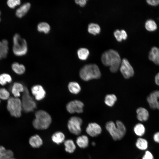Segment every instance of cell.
<instances>
[{"label": "cell", "instance_id": "27", "mask_svg": "<svg viewBox=\"0 0 159 159\" xmlns=\"http://www.w3.org/2000/svg\"><path fill=\"white\" fill-rule=\"evenodd\" d=\"M133 130L135 135L141 137L145 134V126L143 124L138 123L134 126Z\"/></svg>", "mask_w": 159, "mask_h": 159}, {"label": "cell", "instance_id": "40", "mask_svg": "<svg viewBox=\"0 0 159 159\" xmlns=\"http://www.w3.org/2000/svg\"><path fill=\"white\" fill-rule=\"evenodd\" d=\"M153 138L155 142L159 143V132L155 133L154 134Z\"/></svg>", "mask_w": 159, "mask_h": 159}, {"label": "cell", "instance_id": "44", "mask_svg": "<svg viewBox=\"0 0 159 159\" xmlns=\"http://www.w3.org/2000/svg\"><path fill=\"white\" fill-rule=\"evenodd\" d=\"M1 11H0V21H1Z\"/></svg>", "mask_w": 159, "mask_h": 159}, {"label": "cell", "instance_id": "5", "mask_svg": "<svg viewBox=\"0 0 159 159\" xmlns=\"http://www.w3.org/2000/svg\"><path fill=\"white\" fill-rule=\"evenodd\" d=\"M7 108L11 116L20 117L23 110L21 100L18 97H10L8 100Z\"/></svg>", "mask_w": 159, "mask_h": 159}, {"label": "cell", "instance_id": "19", "mask_svg": "<svg viewBox=\"0 0 159 159\" xmlns=\"http://www.w3.org/2000/svg\"><path fill=\"white\" fill-rule=\"evenodd\" d=\"M29 143L32 147L36 148L41 146L43 144V141L39 135H36L30 138Z\"/></svg>", "mask_w": 159, "mask_h": 159}, {"label": "cell", "instance_id": "9", "mask_svg": "<svg viewBox=\"0 0 159 159\" xmlns=\"http://www.w3.org/2000/svg\"><path fill=\"white\" fill-rule=\"evenodd\" d=\"M119 69L125 79H129L134 74V72L132 67L126 58H123L121 60Z\"/></svg>", "mask_w": 159, "mask_h": 159}, {"label": "cell", "instance_id": "12", "mask_svg": "<svg viewBox=\"0 0 159 159\" xmlns=\"http://www.w3.org/2000/svg\"><path fill=\"white\" fill-rule=\"evenodd\" d=\"M102 131L101 126L95 122L89 123L86 129L87 133L92 137L97 136L101 134Z\"/></svg>", "mask_w": 159, "mask_h": 159}, {"label": "cell", "instance_id": "11", "mask_svg": "<svg viewBox=\"0 0 159 159\" xmlns=\"http://www.w3.org/2000/svg\"><path fill=\"white\" fill-rule=\"evenodd\" d=\"M147 100L151 108L159 110V90L151 92L147 97Z\"/></svg>", "mask_w": 159, "mask_h": 159}, {"label": "cell", "instance_id": "22", "mask_svg": "<svg viewBox=\"0 0 159 159\" xmlns=\"http://www.w3.org/2000/svg\"><path fill=\"white\" fill-rule=\"evenodd\" d=\"M68 87L69 91L74 94H78L81 90V87L79 84L74 81L69 82L68 84Z\"/></svg>", "mask_w": 159, "mask_h": 159}, {"label": "cell", "instance_id": "24", "mask_svg": "<svg viewBox=\"0 0 159 159\" xmlns=\"http://www.w3.org/2000/svg\"><path fill=\"white\" fill-rule=\"evenodd\" d=\"M52 139L54 143L59 144L64 141L65 136L62 132H57L52 135Z\"/></svg>", "mask_w": 159, "mask_h": 159}, {"label": "cell", "instance_id": "18", "mask_svg": "<svg viewBox=\"0 0 159 159\" xmlns=\"http://www.w3.org/2000/svg\"><path fill=\"white\" fill-rule=\"evenodd\" d=\"M8 50L7 40L4 39L0 41V60L6 57Z\"/></svg>", "mask_w": 159, "mask_h": 159}, {"label": "cell", "instance_id": "34", "mask_svg": "<svg viewBox=\"0 0 159 159\" xmlns=\"http://www.w3.org/2000/svg\"><path fill=\"white\" fill-rule=\"evenodd\" d=\"M10 94L9 91L4 88L0 89V99L3 100H8L10 97Z\"/></svg>", "mask_w": 159, "mask_h": 159}, {"label": "cell", "instance_id": "41", "mask_svg": "<svg viewBox=\"0 0 159 159\" xmlns=\"http://www.w3.org/2000/svg\"><path fill=\"white\" fill-rule=\"evenodd\" d=\"M122 39L125 40L127 38V34L125 31L123 29L120 30Z\"/></svg>", "mask_w": 159, "mask_h": 159}, {"label": "cell", "instance_id": "32", "mask_svg": "<svg viewBox=\"0 0 159 159\" xmlns=\"http://www.w3.org/2000/svg\"><path fill=\"white\" fill-rule=\"evenodd\" d=\"M12 81V77L10 74L4 73L0 75V84L1 85H5L7 83H10Z\"/></svg>", "mask_w": 159, "mask_h": 159}, {"label": "cell", "instance_id": "31", "mask_svg": "<svg viewBox=\"0 0 159 159\" xmlns=\"http://www.w3.org/2000/svg\"><path fill=\"white\" fill-rule=\"evenodd\" d=\"M117 100L116 96L114 94H108L105 98V103L106 105L109 107L112 106Z\"/></svg>", "mask_w": 159, "mask_h": 159}, {"label": "cell", "instance_id": "23", "mask_svg": "<svg viewBox=\"0 0 159 159\" xmlns=\"http://www.w3.org/2000/svg\"><path fill=\"white\" fill-rule=\"evenodd\" d=\"M11 68L15 73L19 75L23 74L26 70L24 65L17 62H14L12 64Z\"/></svg>", "mask_w": 159, "mask_h": 159}, {"label": "cell", "instance_id": "14", "mask_svg": "<svg viewBox=\"0 0 159 159\" xmlns=\"http://www.w3.org/2000/svg\"><path fill=\"white\" fill-rule=\"evenodd\" d=\"M24 86L21 83L15 82L12 85L11 91L14 97H18L20 96L21 92H24Z\"/></svg>", "mask_w": 159, "mask_h": 159}, {"label": "cell", "instance_id": "6", "mask_svg": "<svg viewBox=\"0 0 159 159\" xmlns=\"http://www.w3.org/2000/svg\"><path fill=\"white\" fill-rule=\"evenodd\" d=\"M21 102L22 109L26 112H32L37 107L35 101L30 95L29 90L26 86H24Z\"/></svg>", "mask_w": 159, "mask_h": 159}, {"label": "cell", "instance_id": "25", "mask_svg": "<svg viewBox=\"0 0 159 159\" xmlns=\"http://www.w3.org/2000/svg\"><path fill=\"white\" fill-rule=\"evenodd\" d=\"M136 147L141 150H145L148 148V143L144 138H139L137 139L135 143Z\"/></svg>", "mask_w": 159, "mask_h": 159}, {"label": "cell", "instance_id": "3", "mask_svg": "<svg viewBox=\"0 0 159 159\" xmlns=\"http://www.w3.org/2000/svg\"><path fill=\"white\" fill-rule=\"evenodd\" d=\"M35 118L32 124L34 127L37 130L47 129L52 122L50 115L46 111L42 110L37 111L35 114Z\"/></svg>", "mask_w": 159, "mask_h": 159}, {"label": "cell", "instance_id": "29", "mask_svg": "<svg viewBox=\"0 0 159 159\" xmlns=\"http://www.w3.org/2000/svg\"><path fill=\"white\" fill-rule=\"evenodd\" d=\"M100 30V26L97 24L91 23L88 25V32L94 35H96L99 34Z\"/></svg>", "mask_w": 159, "mask_h": 159}, {"label": "cell", "instance_id": "7", "mask_svg": "<svg viewBox=\"0 0 159 159\" xmlns=\"http://www.w3.org/2000/svg\"><path fill=\"white\" fill-rule=\"evenodd\" d=\"M105 127L112 139L115 141L120 140L125 135L116 126L115 123L112 121L107 122Z\"/></svg>", "mask_w": 159, "mask_h": 159}, {"label": "cell", "instance_id": "16", "mask_svg": "<svg viewBox=\"0 0 159 159\" xmlns=\"http://www.w3.org/2000/svg\"><path fill=\"white\" fill-rule=\"evenodd\" d=\"M148 58L155 64L159 65V48L153 47L149 52Z\"/></svg>", "mask_w": 159, "mask_h": 159}, {"label": "cell", "instance_id": "35", "mask_svg": "<svg viewBox=\"0 0 159 159\" xmlns=\"http://www.w3.org/2000/svg\"><path fill=\"white\" fill-rule=\"evenodd\" d=\"M21 1L20 0H8L7 1L8 6L11 9H14L17 6L20 4Z\"/></svg>", "mask_w": 159, "mask_h": 159}, {"label": "cell", "instance_id": "2", "mask_svg": "<svg viewBox=\"0 0 159 159\" xmlns=\"http://www.w3.org/2000/svg\"><path fill=\"white\" fill-rule=\"evenodd\" d=\"M79 76L82 80L87 81L99 78L101 77V73L97 65L89 64L85 65L81 68L79 72Z\"/></svg>", "mask_w": 159, "mask_h": 159}, {"label": "cell", "instance_id": "42", "mask_svg": "<svg viewBox=\"0 0 159 159\" xmlns=\"http://www.w3.org/2000/svg\"><path fill=\"white\" fill-rule=\"evenodd\" d=\"M155 81L156 84L159 86V72L155 75Z\"/></svg>", "mask_w": 159, "mask_h": 159}, {"label": "cell", "instance_id": "37", "mask_svg": "<svg viewBox=\"0 0 159 159\" xmlns=\"http://www.w3.org/2000/svg\"><path fill=\"white\" fill-rule=\"evenodd\" d=\"M142 159H154V157L150 151L147 150L145 152Z\"/></svg>", "mask_w": 159, "mask_h": 159}, {"label": "cell", "instance_id": "38", "mask_svg": "<svg viewBox=\"0 0 159 159\" xmlns=\"http://www.w3.org/2000/svg\"><path fill=\"white\" fill-rule=\"evenodd\" d=\"M147 3L152 6H156L159 4V0H148Z\"/></svg>", "mask_w": 159, "mask_h": 159}, {"label": "cell", "instance_id": "17", "mask_svg": "<svg viewBox=\"0 0 159 159\" xmlns=\"http://www.w3.org/2000/svg\"><path fill=\"white\" fill-rule=\"evenodd\" d=\"M137 118L138 120L141 122L147 120L149 117V113L147 110L144 108L140 107L136 111Z\"/></svg>", "mask_w": 159, "mask_h": 159}, {"label": "cell", "instance_id": "45", "mask_svg": "<svg viewBox=\"0 0 159 159\" xmlns=\"http://www.w3.org/2000/svg\"><path fill=\"white\" fill-rule=\"evenodd\" d=\"M10 159H15V158H10Z\"/></svg>", "mask_w": 159, "mask_h": 159}, {"label": "cell", "instance_id": "15", "mask_svg": "<svg viewBox=\"0 0 159 159\" xmlns=\"http://www.w3.org/2000/svg\"><path fill=\"white\" fill-rule=\"evenodd\" d=\"M31 6V4L29 2L23 4L16 9L15 12L16 16L19 18L23 17L28 12Z\"/></svg>", "mask_w": 159, "mask_h": 159}, {"label": "cell", "instance_id": "43", "mask_svg": "<svg viewBox=\"0 0 159 159\" xmlns=\"http://www.w3.org/2000/svg\"><path fill=\"white\" fill-rule=\"evenodd\" d=\"M92 144L93 146H95V145L96 143L95 142H93L92 143Z\"/></svg>", "mask_w": 159, "mask_h": 159}, {"label": "cell", "instance_id": "28", "mask_svg": "<svg viewBox=\"0 0 159 159\" xmlns=\"http://www.w3.org/2000/svg\"><path fill=\"white\" fill-rule=\"evenodd\" d=\"M89 51L87 48H81L77 51V54L79 58L82 60H86L89 55Z\"/></svg>", "mask_w": 159, "mask_h": 159}, {"label": "cell", "instance_id": "46", "mask_svg": "<svg viewBox=\"0 0 159 159\" xmlns=\"http://www.w3.org/2000/svg\"><path fill=\"white\" fill-rule=\"evenodd\" d=\"M1 100H0V103Z\"/></svg>", "mask_w": 159, "mask_h": 159}, {"label": "cell", "instance_id": "20", "mask_svg": "<svg viewBox=\"0 0 159 159\" xmlns=\"http://www.w3.org/2000/svg\"><path fill=\"white\" fill-rule=\"evenodd\" d=\"M76 143L80 148H86L88 147L89 145V138L86 135H83L80 136L77 138Z\"/></svg>", "mask_w": 159, "mask_h": 159}, {"label": "cell", "instance_id": "36", "mask_svg": "<svg viewBox=\"0 0 159 159\" xmlns=\"http://www.w3.org/2000/svg\"><path fill=\"white\" fill-rule=\"evenodd\" d=\"M114 34L117 41L120 42L122 40V39L120 30L119 29L116 30L114 32Z\"/></svg>", "mask_w": 159, "mask_h": 159}, {"label": "cell", "instance_id": "1", "mask_svg": "<svg viewBox=\"0 0 159 159\" xmlns=\"http://www.w3.org/2000/svg\"><path fill=\"white\" fill-rule=\"evenodd\" d=\"M101 59L102 64L105 66H109L110 71L113 73L118 71L121 62L119 54L113 49L108 50L103 52Z\"/></svg>", "mask_w": 159, "mask_h": 159}, {"label": "cell", "instance_id": "26", "mask_svg": "<svg viewBox=\"0 0 159 159\" xmlns=\"http://www.w3.org/2000/svg\"><path fill=\"white\" fill-rule=\"evenodd\" d=\"M66 151L69 153H73L76 149V146L74 141L72 140H65L64 143Z\"/></svg>", "mask_w": 159, "mask_h": 159}, {"label": "cell", "instance_id": "30", "mask_svg": "<svg viewBox=\"0 0 159 159\" xmlns=\"http://www.w3.org/2000/svg\"><path fill=\"white\" fill-rule=\"evenodd\" d=\"M37 29L39 32H43L45 34H47L50 31V27L47 23L42 22L38 24L37 26Z\"/></svg>", "mask_w": 159, "mask_h": 159}, {"label": "cell", "instance_id": "10", "mask_svg": "<svg viewBox=\"0 0 159 159\" xmlns=\"http://www.w3.org/2000/svg\"><path fill=\"white\" fill-rule=\"evenodd\" d=\"M84 106V104L82 101L78 100H74L67 103L66 105V109L70 113H80L83 112Z\"/></svg>", "mask_w": 159, "mask_h": 159}, {"label": "cell", "instance_id": "4", "mask_svg": "<svg viewBox=\"0 0 159 159\" xmlns=\"http://www.w3.org/2000/svg\"><path fill=\"white\" fill-rule=\"evenodd\" d=\"M12 50L16 56H21L26 54L28 51L26 40L18 34H15L13 37Z\"/></svg>", "mask_w": 159, "mask_h": 159}, {"label": "cell", "instance_id": "13", "mask_svg": "<svg viewBox=\"0 0 159 159\" xmlns=\"http://www.w3.org/2000/svg\"><path fill=\"white\" fill-rule=\"evenodd\" d=\"M31 91L32 94L37 100H41L45 97L46 92L43 87L40 85H34L31 88Z\"/></svg>", "mask_w": 159, "mask_h": 159}, {"label": "cell", "instance_id": "8", "mask_svg": "<svg viewBox=\"0 0 159 159\" xmlns=\"http://www.w3.org/2000/svg\"><path fill=\"white\" fill-rule=\"evenodd\" d=\"M82 123V120L81 118L77 116H73L68 121V128L70 132L78 135L81 132V126Z\"/></svg>", "mask_w": 159, "mask_h": 159}, {"label": "cell", "instance_id": "39", "mask_svg": "<svg viewBox=\"0 0 159 159\" xmlns=\"http://www.w3.org/2000/svg\"><path fill=\"white\" fill-rule=\"evenodd\" d=\"M75 3L79 5L81 7H83L85 6L87 3L86 0H76L75 1Z\"/></svg>", "mask_w": 159, "mask_h": 159}, {"label": "cell", "instance_id": "21", "mask_svg": "<svg viewBox=\"0 0 159 159\" xmlns=\"http://www.w3.org/2000/svg\"><path fill=\"white\" fill-rule=\"evenodd\" d=\"M13 155L12 151L6 150L3 146H0V159H10L13 158Z\"/></svg>", "mask_w": 159, "mask_h": 159}, {"label": "cell", "instance_id": "33", "mask_svg": "<svg viewBox=\"0 0 159 159\" xmlns=\"http://www.w3.org/2000/svg\"><path fill=\"white\" fill-rule=\"evenodd\" d=\"M145 27L148 31L153 32L157 29V25L155 22L152 19L147 20L145 24Z\"/></svg>", "mask_w": 159, "mask_h": 159}]
</instances>
